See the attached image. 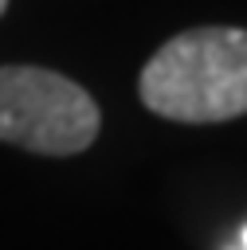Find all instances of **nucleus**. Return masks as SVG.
Listing matches in <instances>:
<instances>
[{"label": "nucleus", "mask_w": 247, "mask_h": 250, "mask_svg": "<svg viewBox=\"0 0 247 250\" xmlns=\"http://www.w3.org/2000/svg\"><path fill=\"white\" fill-rule=\"evenodd\" d=\"M145 109L169 121L208 125L247 113V31L192 27L173 35L141 70Z\"/></svg>", "instance_id": "nucleus-1"}, {"label": "nucleus", "mask_w": 247, "mask_h": 250, "mask_svg": "<svg viewBox=\"0 0 247 250\" xmlns=\"http://www.w3.org/2000/svg\"><path fill=\"white\" fill-rule=\"evenodd\" d=\"M243 250H247V227H243Z\"/></svg>", "instance_id": "nucleus-3"}, {"label": "nucleus", "mask_w": 247, "mask_h": 250, "mask_svg": "<svg viewBox=\"0 0 247 250\" xmlns=\"http://www.w3.org/2000/svg\"><path fill=\"white\" fill-rule=\"evenodd\" d=\"M94 98L43 66H0V141L43 152L74 156L98 137Z\"/></svg>", "instance_id": "nucleus-2"}, {"label": "nucleus", "mask_w": 247, "mask_h": 250, "mask_svg": "<svg viewBox=\"0 0 247 250\" xmlns=\"http://www.w3.org/2000/svg\"><path fill=\"white\" fill-rule=\"evenodd\" d=\"M4 8H8V0H0V16H4Z\"/></svg>", "instance_id": "nucleus-4"}]
</instances>
